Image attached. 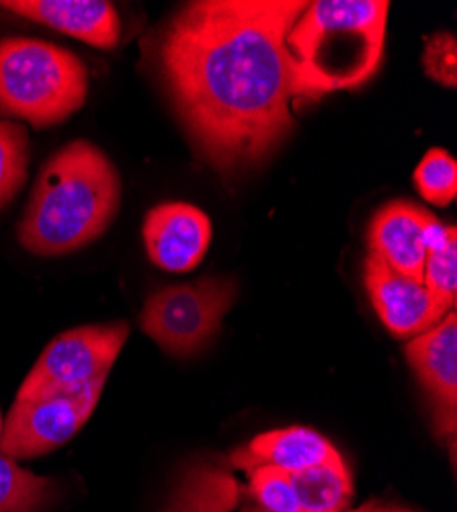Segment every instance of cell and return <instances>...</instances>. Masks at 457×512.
Instances as JSON below:
<instances>
[{"label":"cell","instance_id":"cell-12","mask_svg":"<svg viewBox=\"0 0 457 512\" xmlns=\"http://www.w3.org/2000/svg\"><path fill=\"white\" fill-rule=\"evenodd\" d=\"M0 7L101 50L115 48L121 37L117 9L105 0H5Z\"/></svg>","mask_w":457,"mask_h":512},{"label":"cell","instance_id":"cell-16","mask_svg":"<svg viewBox=\"0 0 457 512\" xmlns=\"http://www.w3.org/2000/svg\"><path fill=\"white\" fill-rule=\"evenodd\" d=\"M423 285L443 314L453 312L457 302V230L441 226L431 234L423 267Z\"/></svg>","mask_w":457,"mask_h":512},{"label":"cell","instance_id":"cell-15","mask_svg":"<svg viewBox=\"0 0 457 512\" xmlns=\"http://www.w3.org/2000/svg\"><path fill=\"white\" fill-rule=\"evenodd\" d=\"M304 512H345L353 500V482L343 457L289 474Z\"/></svg>","mask_w":457,"mask_h":512},{"label":"cell","instance_id":"cell-20","mask_svg":"<svg viewBox=\"0 0 457 512\" xmlns=\"http://www.w3.org/2000/svg\"><path fill=\"white\" fill-rule=\"evenodd\" d=\"M414 183L425 201L435 205H449L457 195V162L439 148L425 154L414 170Z\"/></svg>","mask_w":457,"mask_h":512},{"label":"cell","instance_id":"cell-24","mask_svg":"<svg viewBox=\"0 0 457 512\" xmlns=\"http://www.w3.org/2000/svg\"><path fill=\"white\" fill-rule=\"evenodd\" d=\"M244 512H248V510H244Z\"/></svg>","mask_w":457,"mask_h":512},{"label":"cell","instance_id":"cell-17","mask_svg":"<svg viewBox=\"0 0 457 512\" xmlns=\"http://www.w3.org/2000/svg\"><path fill=\"white\" fill-rule=\"evenodd\" d=\"M56 498V484L0 453V512H39Z\"/></svg>","mask_w":457,"mask_h":512},{"label":"cell","instance_id":"cell-13","mask_svg":"<svg viewBox=\"0 0 457 512\" xmlns=\"http://www.w3.org/2000/svg\"><path fill=\"white\" fill-rule=\"evenodd\" d=\"M337 457H341V453L320 433L304 426H292V429L269 431L255 437L228 457V465L246 474L261 467L294 474Z\"/></svg>","mask_w":457,"mask_h":512},{"label":"cell","instance_id":"cell-7","mask_svg":"<svg viewBox=\"0 0 457 512\" xmlns=\"http://www.w3.org/2000/svg\"><path fill=\"white\" fill-rule=\"evenodd\" d=\"M105 383L80 392H60L15 400L3 420L0 453L11 459L46 455L68 443L93 414Z\"/></svg>","mask_w":457,"mask_h":512},{"label":"cell","instance_id":"cell-23","mask_svg":"<svg viewBox=\"0 0 457 512\" xmlns=\"http://www.w3.org/2000/svg\"><path fill=\"white\" fill-rule=\"evenodd\" d=\"M0 437H3V414H0Z\"/></svg>","mask_w":457,"mask_h":512},{"label":"cell","instance_id":"cell-3","mask_svg":"<svg viewBox=\"0 0 457 512\" xmlns=\"http://www.w3.org/2000/svg\"><path fill=\"white\" fill-rule=\"evenodd\" d=\"M390 3L386 0H316L289 29L285 44L308 89L351 91L378 72L384 56Z\"/></svg>","mask_w":457,"mask_h":512},{"label":"cell","instance_id":"cell-2","mask_svg":"<svg viewBox=\"0 0 457 512\" xmlns=\"http://www.w3.org/2000/svg\"><path fill=\"white\" fill-rule=\"evenodd\" d=\"M121 179L95 144L60 148L35 181L17 228L19 244L37 256H64L95 242L115 220Z\"/></svg>","mask_w":457,"mask_h":512},{"label":"cell","instance_id":"cell-21","mask_svg":"<svg viewBox=\"0 0 457 512\" xmlns=\"http://www.w3.org/2000/svg\"><path fill=\"white\" fill-rule=\"evenodd\" d=\"M425 72L439 84L455 89L457 84V60H455V37L449 33H439L427 39L423 56Z\"/></svg>","mask_w":457,"mask_h":512},{"label":"cell","instance_id":"cell-9","mask_svg":"<svg viewBox=\"0 0 457 512\" xmlns=\"http://www.w3.org/2000/svg\"><path fill=\"white\" fill-rule=\"evenodd\" d=\"M363 277L373 308L396 338L410 340L447 316L421 281L392 271L376 254H367Z\"/></svg>","mask_w":457,"mask_h":512},{"label":"cell","instance_id":"cell-22","mask_svg":"<svg viewBox=\"0 0 457 512\" xmlns=\"http://www.w3.org/2000/svg\"><path fill=\"white\" fill-rule=\"evenodd\" d=\"M345 512H414V510H408V508H402V506L384 504V502H378V500H369V502L361 504L359 508L345 510Z\"/></svg>","mask_w":457,"mask_h":512},{"label":"cell","instance_id":"cell-14","mask_svg":"<svg viewBox=\"0 0 457 512\" xmlns=\"http://www.w3.org/2000/svg\"><path fill=\"white\" fill-rule=\"evenodd\" d=\"M240 486L222 467L199 463L187 469L166 512H232Z\"/></svg>","mask_w":457,"mask_h":512},{"label":"cell","instance_id":"cell-6","mask_svg":"<svg viewBox=\"0 0 457 512\" xmlns=\"http://www.w3.org/2000/svg\"><path fill=\"white\" fill-rule=\"evenodd\" d=\"M126 322L80 326L56 336L23 381L19 398L80 392L105 383L126 345Z\"/></svg>","mask_w":457,"mask_h":512},{"label":"cell","instance_id":"cell-19","mask_svg":"<svg viewBox=\"0 0 457 512\" xmlns=\"http://www.w3.org/2000/svg\"><path fill=\"white\" fill-rule=\"evenodd\" d=\"M248 496L255 502V508L248 512H304L294 492L289 474L279 469H253L248 472Z\"/></svg>","mask_w":457,"mask_h":512},{"label":"cell","instance_id":"cell-4","mask_svg":"<svg viewBox=\"0 0 457 512\" xmlns=\"http://www.w3.org/2000/svg\"><path fill=\"white\" fill-rule=\"evenodd\" d=\"M89 72L76 54L33 37L0 41V113L52 127L85 105Z\"/></svg>","mask_w":457,"mask_h":512},{"label":"cell","instance_id":"cell-18","mask_svg":"<svg viewBox=\"0 0 457 512\" xmlns=\"http://www.w3.org/2000/svg\"><path fill=\"white\" fill-rule=\"evenodd\" d=\"M29 166V136L23 123L0 117V209L25 187Z\"/></svg>","mask_w":457,"mask_h":512},{"label":"cell","instance_id":"cell-8","mask_svg":"<svg viewBox=\"0 0 457 512\" xmlns=\"http://www.w3.org/2000/svg\"><path fill=\"white\" fill-rule=\"evenodd\" d=\"M210 242L212 222L199 207L171 201L148 211L144 244L156 267L171 273L193 271L203 261Z\"/></svg>","mask_w":457,"mask_h":512},{"label":"cell","instance_id":"cell-5","mask_svg":"<svg viewBox=\"0 0 457 512\" xmlns=\"http://www.w3.org/2000/svg\"><path fill=\"white\" fill-rule=\"evenodd\" d=\"M234 291L232 281L214 277L162 287L148 297L140 326L166 353L189 357L214 338Z\"/></svg>","mask_w":457,"mask_h":512},{"label":"cell","instance_id":"cell-1","mask_svg":"<svg viewBox=\"0 0 457 512\" xmlns=\"http://www.w3.org/2000/svg\"><path fill=\"white\" fill-rule=\"evenodd\" d=\"M308 3L199 0L166 25L158 64L199 158L218 173L265 162L318 101L285 37Z\"/></svg>","mask_w":457,"mask_h":512},{"label":"cell","instance_id":"cell-10","mask_svg":"<svg viewBox=\"0 0 457 512\" xmlns=\"http://www.w3.org/2000/svg\"><path fill=\"white\" fill-rule=\"evenodd\" d=\"M439 220L410 201L384 205L369 224V254H376L392 271L423 283V267L433 230Z\"/></svg>","mask_w":457,"mask_h":512},{"label":"cell","instance_id":"cell-11","mask_svg":"<svg viewBox=\"0 0 457 512\" xmlns=\"http://www.w3.org/2000/svg\"><path fill=\"white\" fill-rule=\"evenodd\" d=\"M406 359L435 402L439 433L453 437L457 406V318L449 312L406 345Z\"/></svg>","mask_w":457,"mask_h":512}]
</instances>
